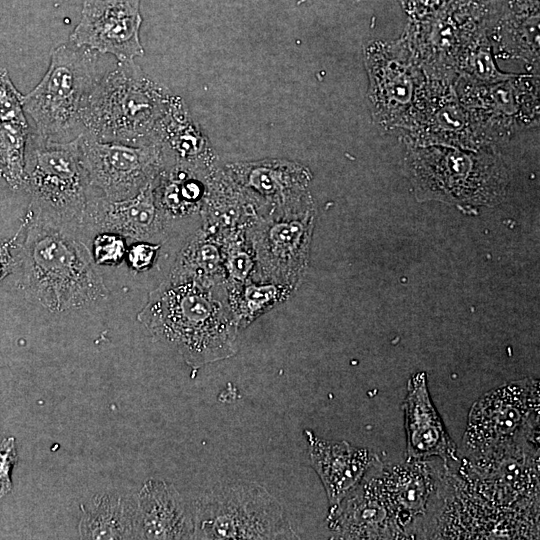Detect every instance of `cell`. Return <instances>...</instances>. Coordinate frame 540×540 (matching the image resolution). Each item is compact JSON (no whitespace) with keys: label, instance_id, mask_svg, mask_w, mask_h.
I'll return each instance as SVG.
<instances>
[{"label":"cell","instance_id":"obj_23","mask_svg":"<svg viewBox=\"0 0 540 540\" xmlns=\"http://www.w3.org/2000/svg\"><path fill=\"white\" fill-rule=\"evenodd\" d=\"M167 278L204 284L226 282L223 242L204 228L199 229L178 252Z\"/></svg>","mask_w":540,"mask_h":540},{"label":"cell","instance_id":"obj_18","mask_svg":"<svg viewBox=\"0 0 540 540\" xmlns=\"http://www.w3.org/2000/svg\"><path fill=\"white\" fill-rule=\"evenodd\" d=\"M152 182L123 200H108L89 190L82 233L108 231L150 242L165 235L169 227L156 205Z\"/></svg>","mask_w":540,"mask_h":540},{"label":"cell","instance_id":"obj_26","mask_svg":"<svg viewBox=\"0 0 540 540\" xmlns=\"http://www.w3.org/2000/svg\"><path fill=\"white\" fill-rule=\"evenodd\" d=\"M90 251L97 266H117L126 256V237L115 232H98L93 237Z\"/></svg>","mask_w":540,"mask_h":540},{"label":"cell","instance_id":"obj_10","mask_svg":"<svg viewBox=\"0 0 540 540\" xmlns=\"http://www.w3.org/2000/svg\"><path fill=\"white\" fill-rule=\"evenodd\" d=\"M373 115L384 127L412 131L424 110L428 86L411 52L375 43L366 52Z\"/></svg>","mask_w":540,"mask_h":540},{"label":"cell","instance_id":"obj_11","mask_svg":"<svg viewBox=\"0 0 540 540\" xmlns=\"http://www.w3.org/2000/svg\"><path fill=\"white\" fill-rule=\"evenodd\" d=\"M80 162L89 190L108 199L133 197L150 184L164 166L161 145H129L77 136Z\"/></svg>","mask_w":540,"mask_h":540},{"label":"cell","instance_id":"obj_27","mask_svg":"<svg viewBox=\"0 0 540 540\" xmlns=\"http://www.w3.org/2000/svg\"><path fill=\"white\" fill-rule=\"evenodd\" d=\"M23 96L14 86L8 71L0 68V122H26Z\"/></svg>","mask_w":540,"mask_h":540},{"label":"cell","instance_id":"obj_9","mask_svg":"<svg viewBox=\"0 0 540 540\" xmlns=\"http://www.w3.org/2000/svg\"><path fill=\"white\" fill-rule=\"evenodd\" d=\"M315 209L311 196L258 217L246 230L255 256V280L296 289L308 266Z\"/></svg>","mask_w":540,"mask_h":540},{"label":"cell","instance_id":"obj_24","mask_svg":"<svg viewBox=\"0 0 540 540\" xmlns=\"http://www.w3.org/2000/svg\"><path fill=\"white\" fill-rule=\"evenodd\" d=\"M230 305L239 330L247 328L257 318L284 302L294 291L273 282L249 279L239 284H227Z\"/></svg>","mask_w":540,"mask_h":540},{"label":"cell","instance_id":"obj_13","mask_svg":"<svg viewBox=\"0 0 540 540\" xmlns=\"http://www.w3.org/2000/svg\"><path fill=\"white\" fill-rule=\"evenodd\" d=\"M141 0H84L78 24L69 42L118 62L134 61L144 55L140 40Z\"/></svg>","mask_w":540,"mask_h":540},{"label":"cell","instance_id":"obj_16","mask_svg":"<svg viewBox=\"0 0 540 540\" xmlns=\"http://www.w3.org/2000/svg\"><path fill=\"white\" fill-rule=\"evenodd\" d=\"M228 175L256 206L259 217L309 197V170L285 160H262L228 166Z\"/></svg>","mask_w":540,"mask_h":540},{"label":"cell","instance_id":"obj_19","mask_svg":"<svg viewBox=\"0 0 540 540\" xmlns=\"http://www.w3.org/2000/svg\"><path fill=\"white\" fill-rule=\"evenodd\" d=\"M403 410L407 460L438 457L445 466L450 460H458L457 447L431 400L425 372L409 378Z\"/></svg>","mask_w":540,"mask_h":540},{"label":"cell","instance_id":"obj_7","mask_svg":"<svg viewBox=\"0 0 540 540\" xmlns=\"http://www.w3.org/2000/svg\"><path fill=\"white\" fill-rule=\"evenodd\" d=\"M24 189L31 195L30 206L82 233L89 186L77 137L67 142L51 141L31 128L25 152Z\"/></svg>","mask_w":540,"mask_h":540},{"label":"cell","instance_id":"obj_15","mask_svg":"<svg viewBox=\"0 0 540 540\" xmlns=\"http://www.w3.org/2000/svg\"><path fill=\"white\" fill-rule=\"evenodd\" d=\"M472 82V81H470ZM475 87L472 92L462 89L463 104L472 105L470 112L488 141L510 133L514 128L530 123L538 107L535 85L530 80H502Z\"/></svg>","mask_w":540,"mask_h":540},{"label":"cell","instance_id":"obj_8","mask_svg":"<svg viewBox=\"0 0 540 540\" xmlns=\"http://www.w3.org/2000/svg\"><path fill=\"white\" fill-rule=\"evenodd\" d=\"M539 381L510 382L482 395L471 407L463 436L470 458L499 452L511 445L539 440Z\"/></svg>","mask_w":540,"mask_h":540},{"label":"cell","instance_id":"obj_30","mask_svg":"<svg viewBox=\"0 0 540 540\" xmlns=\"http://www.w3.org/2000/svg\"><path fill=\"white\" fill-rule=\"evenodd\" d=\"M19 232L10 240L0 238V281L10 275L16 266V261L12 255L11 248Z\"/></svg>","mask_w":540,"mask_h":540},{"label":"cell","instance_id":"obj_29","mask_svg":"<svg viewBox=\"0 0 540 540\" xmlns=\"http://www.w3.org/2000/svg\"><path fill=\"white\" fill-rule=\"evenodd\" d=\"M17 462L15 438L8 437L0 443V498L12 490L11 470Z\"/></svg>","mask_w":540,"mask_h":540},{"label":"cell","instance_id":"obj_25","mask_svg":"<svg viewBox=\"0 0 540 540\" xmlns=\"http://www.w3.org/2000/svg\"><path fill=\"white\" fill-rule=\"evenodd\" d=\"M31 127L26 122H0V176L13 190L25 188V152Z\"/></svg>","mask_w":540,"mask_h":540},{"label":"cell","instance_id":"obj_12","mask_svg":"<svg viewBox=\"0 0 540 540\" xmlns=\"http://www.w3.org/2000/svg\"><path fill=\"white\" fill-rule=\"evenodd\" d=\"M488 11L484 0H453L431 16L432 20L412 28L411 47L417 53H411L439 77L456 72L465 48L484 31Z\"/></svg>","mask_w":540,"mask_h":540},{"label":"cell","instance_id":"obj_21","mask_svg":"<svg viewBox=\"0 0 540 540\" xmlns=\"http://www.w3.org/2000/svg\"><path fill=\"white\" fill-rule=\"evenodd\" d=\"M137 538L194 539V518L169 482L148 479L136 500Z\"/></svg>","mask_w":540,"mask_h":540},{"label":"cell","instance_id":"obj_20","mask_svg":"<svg viewBox=\"0 0 540 540\" xmlns=\"http://www.w3.org/2000/svg\"><path fill=\"white\" fill-rule=\"evenodd\" d=\"M312 468L319 476L327 494L329 510L362 480L379 461L367 448L355 447L346 441H329L304 431Z\"/></svg>","mask_w":540,"mask_h":540},{"label":"cell","instance_id":"obj_4","mask_svg":"<svg viewBox=\"0 0 540 540\" xmlns=\"http://www.w3.org/2000/svg\"><path fill=\"white\" fill-rule=\"evenodd\" d=\"M98 53L72 43L51 51L41 81L23 96V109L32 128L43 138L67 142L82 133V113L98 80Z\"/></svg>","mask_w":540,"mask_h":540},{"label":"cell","instance_id":"obj_6","mask_svg":"<svg viewBox=\"0 0 540 540\" xmlns=\"http://www.w3.org/2000/svg\"><path fill=\"white\" fill-rule=\"evenodd\" d=\"M418 192L453 202L487 203L503 195L506 170L487 153L430 146L414 149L407 160Z\"/></svg>","mask_w":540,"mask_h":540},{"label":"cell","instance_id":"obj_2","mask_svg":"<svg viewBox=\"0 0 540 540\" xmlns=\"http://www.w3.org/2000/svg\"><path fill=\"white\" fill-rule=\"evenodd\" d=\"M21 287L53 313L89 306L108 296V289L82 233L34 208L24 221Z\"/></svg>","mask_w":540,"mask_h":540},{"label":"cell","instance_id":"obj_14","mask_svg":"<svg viewBox=\"0 0 540 540\" xmlns=\"http://www.w3.org/2000/svg\"><path fill=\"white\" fill-rule=\"evenodd\" d=\"M380 460L329 510L328 528L338 539L407 538L380 480Z\"/></svg>","mask_w":540,"mask_h":540},{"label":"cell","instance_id":"obj_5","mask_svg":"<svg viewBox=\"0 0 540 540\" xmlns=\"http://www.w3.org/2000/svg\"><path fill=\"white\" fill-rule=\"evenodd\" d=\"M194 539H297L279 501L252 482L220 484L193 506Z\"/></svg>","mask_w":540,"mask_h":540},{"label":"cell","instance_id":"obj_22","mask_svg":"<svg viewBox=\"0 0 540 540\" xmlns=\"http://www.w3.org/2000/svg\"><path fill=\"white\" fill-rule=\"evenodd\" d=\"M79 533L85 539L137 538L136 501L116 493L96 496L82 507Z\"/></svg>","mask_w":540,"mask_h":540},{"label":"cell","instance_id":"obj_28","mask_svg":"<svg viewBox=\"0 0 540 540\" xmlns=\"http://www.w3.org/2000/svg\"><path fill=\"white\" fill-rule=\"evenodd\" d=\"M161 244L150 241H134L127 248L125 259L129 268L136 272L149 270L155 263Z\"/></svg>","mask_w":540,"mask_h":540},{"label":"cell","instance_id":"obj_3","mask_svg":"<svg viewBox=\"0 0 540 540\" xmlns=\"http://www.w3.org/2000/svg\"><path fill=\"white\" fill-rule=\"evenodd\" d=\"M173 97L134 61L118 62L93 86L82 113V133L129 145L158 143Z\"/></svg>","mask_w":540,"mask_h":540},{"label":"cell","instance_id":"obj_17","mask_svg":"<svg viewBox=\"0 0 540 540\" xmlns=\"http://www.w3.org/2000/svg\"><path fill=\"white\" fill-rule=\"evenodd\" d=\"M382 486L396 510L407 538L415 536L424 526L429 511L440 510L441 474L424 460H407L404 464H380Z\"/></svg>","mask_w":540,"mask_h":540},{"label":"cell","instance_id":"obj_1","mask_svg":"<svg viewBox=\"0 0 540 540\" xmlns=\"http://www.w3.org/2000/svg\"><path fill=\"white\" fill-rule=\"evenodd\" d=\"M137 320L193 369L237 352L240 330L226 282L204 284L166 278L149 293Z\"/></svg>","mask_w":540,"mask_h":540}]
</instances>
